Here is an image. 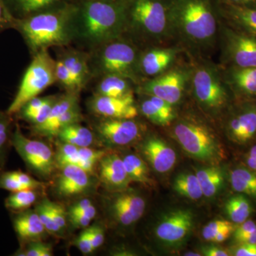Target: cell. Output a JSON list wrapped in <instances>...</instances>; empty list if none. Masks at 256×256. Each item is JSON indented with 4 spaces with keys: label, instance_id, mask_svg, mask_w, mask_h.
<instances>
[{
    "label": "cell",
    "instance_id": "cell-51",
    "mask_svg": "<svg viewBox=\"0 0 256 256\" xmlns=\"http://www.w3.org/2000/svg\"><path fill=\"white\" fill-rule=\"evenodd\" d=\"M256 229V224L255 222L250 220H246V222H242V224H240V226H239L238 228L234 230V239H235L236 242L240 237L244 236L254 232Z\"/></svg>",
    "mask_w": 256,
    "mask_h": 256
},
{
    "label": "cell",
    "instance_id": "cell-17",
    "mask_svg": "<svg viewBox=\"0 0 256 256\" xmlns=\"http://www.w3.org/2000/svg\"><path fill=\"white\" fill-rule=\"evenodd\" d=\"M228 132L233 140L246 143L256 136V105H244L228 121Z\"/></svg>",
    "mask_w": 256,
    "mask_h": 256
},
{
    "label": "cell",
    "instance_id": "cell-22",
    "mask_svg": "<svg viewBox=\"0 0 256 256\" xmlns=\"http://www.w3.org/2000/svg\"><path fill=\"white\" fill-rule=\"evenodd\" d=\"M13 225L18 238L25 242L38 240L46 230L36 210H24L15 217Z\"/></svg>",
    "mask_w": 256,
    "mask_h": 256
},
{
    "label": "cell",
    "instance_id": "cell-1",
    "mask_svg": "<svg viewBox=\"0 0 256 256\" xmlns=\"http://www.w3.org/2000/svg\"><path fill=\"white\" fill-rule=\"evenodd\" d=\"M126 30V0L76 1V36L98 47L119 38Z\"/></svg>",
    "mask_w": 256,
    "mask_h": 256
},
{
    "label": "cell",
    "instance_id": "cell-4",
    "mask_svg": "<svg viewBox=\"0 0 256 256\" xmlns=\"http://www.w3.org/2000/svg\"><path fill=\"white\" fill-rule=\"evenodd\" d=\"M127 30L151 42L171 33L166 0H126Z\"/></svg>",
    "mask_w": 256,
    "mask_h": 256
},
{
    "label": "cell",
    "instance_id": "cell-14",
    "mask_svg": "<svg viewBox=\"0 0 256 256\" xmlns=\"http://www.w3.org/2000/svg\"><path fill=\"white\" fill-rule=\"evenodd\" d=\"M90 106L92 112L106 118L133 119L138 114L132 94L120 98L96 94Z\"/></svg>",
    "mask_w": 256,
    "mask_h": 256
},
{
    "label": "cell",
    "instance_id": "cell-41",
    "mask_svg": "<svg viewBox=\"0 0 256 256\" xmlns=\"http://www.w3.org/2000/svg\"><path fill=\"white\" fill-rule=\"evenodd\" d=\"M16 256H50L53 255L52 248L48 244L33 240L24 248L16 252Z\"/></svg>",
    "mask_w": 256,
    "mask_h": 256
},
{
    "label": "cell",
    "instance_id": "cell-50",
    "mask_svg": "<svg viewBox=\"0 0 256 256\" xmlns=\"http://www.w3.org/2000/svg\"><path fill=\"white\" fill-rule=\"evenodd\" d=\"M90 238L94 250L98 248L104 244L105 240V232L100 226H94L90 227Z\"/></svg>",
    "mask_w": 256,
    "mask_h": 256
},
{
    "label": "cell",
    "instance_id": "cell-2",
    "mask_svg": "<svg viewBox=\"0 0 256 256\" xmlns=\"http://www.w3.org/2000/svg\"><path fill=\"white\" fill-rule=\"evenodd\" d=\"M76 1L18 20V26L34 53L48 47L64 46L76 36Z\"/></svg>",
    "mask_w": 256,
    "mask_h": 256
},
{
    "label": "cell",
    "instance_id": "cell-30",
    "mask_svg": "<svg viewBox=\"0 0 256 256\" xmlns=\"http://www.w3.org/2000/svg\"><path fill=\"white\" fill-rule=\"evenodd\" d=\"M230 182L236 192L256 198V172L250 169L239 168L230 172Z\"/></svg>",
    "mask_w": 256,
    "mask_h": 256
},
{
    "label": "cell",
    "instance_id": "cell-55",
    "mask_svg": "<svg viewBox=\"0 0 256 256\" xmlns=\"http://www.w3.org/2000/svg\"><path fill=\"white\" fill-rule=\"evenodd\" d=\"M92 202L90 200H87V198H84L80 200L78 203L74 204L73 206L70 207V210H69V216H74L80 213L82 210H85L88 207L92 205Z\"/></svg>",
    "mask_w": 256,
    "mask_h": 256
},
{
    "label": "cell",
    "instance_id": "cell-10",
    "mask_svg": "<svg viewBox=\"0 0 256 256\" xmlns=\"http://www.w3.org/2000/svg\"><path fill=\"white\" fill-rule=\"evenodd\" d=\"M224 50L229 66H256V38L230 28H224Z\"/></svg>",
    "mask_w": 256,
    "mask_h": 256
},
{
    "label": "cell",
    "instance_id": "cell-29",
    "mask_svg": "<svg viewBox=\"0 0 256 256\" xmlns=\"http://www.w3.org/2000/svg\"><path fill=\"white\" fill-rule=\"evenodd\" d=\"M130 94V79L118 75L104 76L96 88V94L108 97H124Z\"/></svg>",
    "mask_w": 256,
    "mask_h": 256
},
{
    "label": "cell",
    "instance_id": "cell-5",
    "mask_svg": "<svg viewBox=\"0 0 256 256\" xmlns=\"http://www.w3.org/2000/svg\"><path fill=\"white\" fill-rule=\"evenodd\" d=\"M56 60L52 58L48 50H41L34 54L6 114L10 116L18 114L28 101L54 84L56 82Z\"/></svg>",
    "mask_w": 256,
    "mask_h": 256
},
{
    "label": "cell",
    "instance_id": "cell-46",
    "mask_svg": "<svg viewBox=\"0 0 256 256\" xmlns=\"http://www.w3.org/2000/svg\"><path fill=\"white\" fill-rule=\"evenodd\" d=\"M150 98L156 104V107L159 109L160 112L162 114L166 124L171 122L174 118V110H173L172 105L166 102L163 99L156 96H150Z\"/></svg>",
    "mask_w": 256,
    "mask_h": 256
},
{
    "label": "cell",
    "instance_id": "cell-20",
    "mask_svg": "<svg viewBox=\"0 0 256 256\" xmlns=\"http://www.w3.org/2000/svg\"><path fill=\"white\" fill-rule=\"evenodd\" d=\"M224 80L237 95L248 98H256V66H228Z\"/></svg>",
    "mask_w": 256,
    "mask_h": 256
},
{
    "label": "cell",
    "instance_id": "cell-35",
    "mask_svg": "<svg viewBox=\"0 0 256 256\" xmlns=\"http://www.w3.org/2000/svg\"><path fill=\"white\" fill-rule=\"evenodd\" d=\"M106 154L104 151L92 149L89 146L78 148V166L90 174L94 172L96 163L99 162Z\"/></svg>",
    "mask_w": 256,
    "mask_h": 256
},
{
    "label": "cell",
    "instance_id": "cell-13",
    "mask_svg": "<svg viewBox=\"0 0 256 256\" xmlns=\"http://www.w3.org/2000/svg\"><path fill=\"white\" fill-rule=\"evenodd\" d=\"M185 82L184 74L180 70H172L146 82L142 88L150 96L160 98L173 106L181 100Z\"/></svg>",
    "mask_w": 256,
    "mask_h": 256
},
{
    "label": "cell",
    "instance_id": "cell-21",
    "mask_svg": "<svg viewBox=\"0 0 256 256\" xmlns=\"http://www.w3.org/2000/svg\"><path fill=\"white\" fill-rule=\"evenodd\" d=\"M223 13L230 28L256 38V9L225 2Z\"/></svg>",
    "mask_w": 256,
    "mask_h": 256
},
{
    "label": "cell",
    "instance_id": "cell-9",
    "mask_svg": "<svg viewBox=\"0 0 256 256\" xmlns=\"http://www.w3.org/2000/svg\"><path fill=\"white\" fill-rule=\"evenodd\" d=\"M192 84L197 100L206 108L220 110L228 102V86L213 68L203 66L197 69Z\"/></svg>",
    "mask_w": 256,
    "mask_h": 256
},
{
    "label": "cell",
    "instance_id": "cell-47",
    "mask_svg": "<svg viewBox=\"0 0 256 256\" xmlns=\"http://www.w3.org/2000/svg\"><path fill=\"white\" fill-rule=\"evenodd\" d=\"M10 172L18 181L28 190H36L42 185L41 182L23 172L12 171Z\"/></svg>",
    "mask_w": 256,
    "mask_h": 256
},
{
    "label": "cell",
    "instance_id": "cell-58",
    "mask_svg": "<svg viewBox=\"0 0 256 256\" xmlns=\"http://www.w3.org/2000/svg\"><path fill=\"white\" fill-rule=\"evenodd\" d=\"M226 2L256 9V0H225Z\"/></svg>",
    "mask_w": 256,
    "mask_h": 256
},
{
    "label": "cell",
    "instance_id": "cell-40",
    "mask_svg": "<svg viewBox=\"0 0 256 256\" xmlns=\"http://www.w3.org/2000/svg\"><path fill=\"white\" fill-rule=\"evenodd\" d=\"M56 82H60L63 86L66 88L69 92H78L72 74L62 60H56Z\"/></svg>",
    "mask_w": 256,
    "mask_h": 256
},
{
    "label": "cell",
    "instance_id": "cell-31",
    "mask_svg": "<svg viewBox=\"0 0 256 256\" xmlns=\"http://www.w3.org/2000/svg\"><path fill=\"white\" fill-rule=\"evenodd\" d=\"M173 188L182 196L192 200H198L204 196L196 174L182 173L174 178Z\"/></svg>",
    "mask_w": 256,
    "mask_h": 256
},
{
    "label": "cell",
    "instance_id": "cell-32",
    "mask_svg": "<svg viewBox=\"0 0 256 256\" xmlns=\"http://www.w3.org/2000/svg\"><path fill=\"white\" fill-rule=\"evenodd\" d=\"M225 210L233 223L240 224L249 218L252 214V208L250 201L240 194L227 200Z\"/></svg>",
    "mask_w": 256,
    "mask_h": 256
},
{
    "label": "cell",
    "instance_id": "cell-48",
    "mask_svg": "<svg viewBox=\"0 0 256 256\" xmlns=\"http://www.w3.org/2000/svg\"><path fill=\"white\" fill-rule=\"evenodd\" d=\"M76 245L82 254H89L94 252L92 238H90V227L85 229L80 234L76 240Z\"/></svg>",
    "mask_w": 256,
    "mask_h": 256
},
{
    "label": "cell",
    "instance_id": "cell-43",
    "mask_svg": "<svg viewBox=\"0 0 256 256\" xmlns=\"http://www.w3.org/2000/svg\"><path fill=\"white\" fill-rule=\"evenodd\" d=\"M232 225H233V224L226 220H212L204 227L203 230H202V236L205 240L212 242L216 236L220 233V230Z\"/></svg>",
    "mask_w": 256,
    "mask_h": 256
},
{
    "label": "cell",
    "instance_id": "cell-7",
    "mask_svg": "<svg viewBox=\"0 0 256 256\" xmlns=\"http://www.w3.org/2000/svg\"><path fill=\"white\" fill-rule=\"evenodd\" d=\"M98 47L95 65L99 73L121 76L128 79L134 76L140 56L133 44L119 37Z\"/></svg>",
    "mask_w": 256,
    "mask_h": 256
},
{
    "label": "cell",
    "instance_id": "cell-61",
    "mask_svg": "<svg viewBox=\"0 0 256 256\" xmlns=\"http://www.w3.org/2000/svg\"><path fill=\"white\" fill-rule=\"evenodd\" d=\"M184 256H202V255L200 254H198V252H186V254H184Z\"/></svg>",
    "mask_w": 256,
    "mask_h": 256
},
{
    "label": "cell",
    "instance_id": "cell-53",
    "mask_svg": "<svg viewBox=\"0 0 256 256\" xmlns=\"http://www.w3.org/2000/svg\"><path fill=\"white\" fill-rule=\"evenodd\" d=\"M202 252L206 256H228L229 252L222 248L216 246H206L202 248Z\"/></svg>",
    "mask_w": 256,
    "mask_h": 256
},
{
    "label": "cell",
    "instance_id": "cell-44",
    "mask_svg": "<svg viewBox=\"0 0 256 256\" xmlns=\"http://www.w3.org/2000/svg\"><path fill=\"white\" fill-rule=\"evenodd\" d=\"M48 98L50 96L48 97H38L37 96V97L34 98L28 101L18 112L22 114L24 118L26 119V120H30L32 116L36 114L44 104L48 100Z\"/></svg>",
    "mask_w": 256,
    "mask_h": 256
},
{
    "label": "cell",
    "instance_id": "cell-34",
    "mask_svg": "<svg viewBox=\"0 0 256 256\" xmlns=\"http://www.w3.org/2000/svg\"><path fill=\"white\" fill-rule=\"evenodd\" d=\"M36 198L35 190L12 192L11 194L5 200L4 205L8 210L24 212L34 204Z\"/></svg>",
    "mask_w": 256,
    "mask_h": 256
},
{
    "label": "cell",
    "instance_id": "cell-8",
    "mask_svg": "<svg viewBox=\"0 0 256 256\" xmlns=\"http://www.w3.org/2000/svg\"><path fill=\"white\" fill-rule=\"evenodd\" d=\"M11 143L26 165L37 174L47 178L53 172L56 158L46 143L28 139L18 127L12 136Z\"/></svg>",
    "mask_w": 256,
    "mask_h": 256
},
{
    "label": "cell",
    "instance_id": "cell-39",
    "mask_svg": "<svg viewBox=\"0 0 256 256\" xmlns=\"http://www.w3.org/2000/svg\"><path fill=\"white\" fill-rule=\"evenodd\" d=\"M10 114L0 112V166L3 164L10 141Z\"/></svg>",
    "mask_w": 256,
    "mask_h": 256
},
{
    "label": "cell",
    "instance_id": "cell-59",
    "mask_svg": "<svg viewBox=\"0 0 256 256\" xmlns=\"http://www.w3.org/2000/svg\"><path fill=\"white\" fill-rule=\"evenodd\" d=\"M239 244H256V229L254 232L240 237L236 240Z\"/></svg>",
    "mask_w": 256,
    "mask_h": 256
},
{
    "label": "cell",
    "instance_id": "cell-45",
    "mask_svg": "<svg viewBox=\"0 0 256 256\" xmlns=\"http://www.w3.org/2000/svg\"><path fill=\"white\" fill-rule=\"evenodd\" d=\"M57 98H58L57 96H50L48 100L44 104L41 108L38 110V112L34 114L32 118L28 120L34 124V128L41 126L46 120L47 118L50 116V110H52L54 104H55Z\"/></svg>",
    "mask_w": 256,
    "mask_h": 256
},
{
    "label": "cell",
    "instance_id": "cell-23",
    "mask_svg": "<svg viewBox=\"0 0 256 256\" xmlns=\"http://www.w3.org/2000/svg\"><path fill=\"white\" fill-rule=\"evenodd\" d=\"M175 52L171 50H152L140 56L138 70L144 75L154 76L169 66L174 60Z\"/></svg>",
    "mask_w": 256,
    "mask_h": 256
},
{
    "label": "cell",
    "instance_id": "cell-57",
    "mask_svg": "<svg viewBox=\"0 0 256 256\" xmlns=\"http://www.w3.org/2000/svg\"><path fill=\"white\" fill-rule=\"evenodd\" d=\"M246 164L249 169L256 172V146H252L248 153Z\"/></svg>",
    "mask_w": 256,
    "mask_h": 256
},
{
    "label": "cell",
    "instance_id": "cell-42",
    "mask_svg": "<svg viewBox=\"0 0 256 256\" xmlns=\"http://www.w3.org/2000/svg\"><path fill=\"white\" fill-rule=\"evenodd\" d=\"M141 111L146 118L149 119L154 124H161V126L168 124L159 109L150 98L143 101L141 104Z\"/></svg>",
    "mask_w": 256,
    "mask_h": 256
},
{
    "label": "cell",
    "instance_id": "cell-18",
    "mask_svg": "<svg viewBox=\"0 0 256 256\" xmlns=\"http://www.w3.org/2000/svg\"><path fill=\"white\" fill-rule=\"evenodd\" d=\"M99 176L101 182L112 190H124L130 182L124 160L116 154H106L101 158Z\"/></svg>",
    "mask_w": 256,
    "mask_h": 256
},
{
    "label": "cell",
    "instance_id": "cell-33",
    "mask_svg": "<svg viewBox=\"0 0 256 256\" xmlns=\"http://www.w3.org/2000/svg\"><path fill=\"white\" fill-rule=\"evenodd\" d=\"M126 172L130 181L149 184V172L144 161L136 154H128L122 158Z\"/></svg>",
    "mask_w": 256,
    "mask_h": 256
},
{
    "label": "cell",
    "instance_id": "cell-37",
    "mask_svg": "<svg viewBox=\"0 0 256 256\" xmlns=\"http://www.w3.org/2000/svg\"><path fill=\"white\" fill-rule=\"evenodd\" d=\"M50 202L48 200H44L36 206L35 210L47 232L54 234H58L62 233V230L54 220L53 215L50 212Z\"/></svg>",
    "mask_w": 256,
    "mask_h": 256
},
{
    "label": "cell",
    "instance_id": "cell-16",
    "mask_svg": "<svg viewBox=\"0 0 256 256\" xmlns=\"http://www.w3.org/2000/svg\"><path fill=\"white\" fill-rule=\"evenodd\" d=\"M142 152L156 172H168L176 164V154L174 150L160 138L153 137L146 140L143 144Z\"/></svg>",
    "mask_w": 256,
    "mask_h": 256
},
{
    "label": "cell",
    "instance_id": "cell-54",
    "mask_svg": "<svg viewBox=\"0 0 256 256\" xmlns=\"http://www.w3.org/2000/svg\"><path fill=\"white\" fill-rule=\"evenodd\" d=\"M70 222L76 228H86L92 220L90 217L85 215H76L70 216Z\"/></svg>",
    "mask_w": 256,
    "mask_h": 256
},
{
    "label": "cell",
    "instance_id": "cell-36",
    "mask_svg": "<svg viewBox=\"0 0 256 256\" xmlns=\"http://www.w3.org/2000/svg\"><path fill=\"white\" fill-rule=\"evenodd\" d=\"M56 161L60 168L69 164L78 166L79 162L78 146L68 144V143H60L56 156Z\"/></svg>",
    "mask_w": 256,
    "mask_h": 256
},
{
    "label": "cell",
    "instance_id": "cell-24",
    "mask_svg": "<svg viewBox=\"0 0 256 256\" xmlns=\"http://www.w3.org/2000/svg\"><path fill=\"white\" fill-rule=\"evenodd\" d=\"M8 12L20 18L54 8L72 0H2Z\"/></svg>",
    "mask_w": 256,
    "mask_h": 256
},
{
    "label": "cell",
    "instance_id": "cell-49",
    "mask_svg": "<svg viewBox=\"0 0 256 256\" xmlns=\"http://www.w3.org/2000/svg\"><path fill=\"white\" fill-rule=\"evenodd\" d=\"M50 205L54 220L60 230H63L66 226V213L64 207L52 202H50Z\"/></svg>",
    "mask_w": 256,
    "mask_h": 256
},
{
    "label": "cell",
    "instance_id": "cell-19",
    "mask_svg": "<svg viewBox=\"0 0 256 256\" xmlns=\"http://www.w3.org/2000/svg\"><path fill=\"white\" fill-rule=\"evenodd\" d=\"M56 184L57 192L62 196H72L84 193L90 186L88 173L76 165L62 166Z\"/></svg>",
    "mask_w": 256,
    "mask_h": 256
},
{
    "label": "cell",
    "instance_id": "cell-26",
    "mask_svg": "<svg viewBox=\"0 0 256 256\" xmlns=\"http://www.w3.org/2000/svg\"><path fill=\"white\" fill-rule=\"evenodd\" d=\"M78 96L76 92H69L68 94L62 96V97H58L46 120L41 126L35 127V130L42 136L48 137L50 130L57 120L69 109L78 105Z\"/></svg>",
    "mask_w": 256,
    "mask_h": 256
},
{
    "label": "cell",
    "instance_id": "cell-27",
    "mask_svg": "<svg viewBox=\"0 0 256 256\" xmlns=\"http://www.w3.org/2000/svg\"><path fill=\"white\" fill-rule=\"evenodd\" d=\"M204 196L212 198L222 190L224 183V175L222 170L216 166H207L196 172Z\"/></svg>",
    "mask_w": 256,
    "mask_h": 256
},
{
    "label": "cell",
    "instance_id": "cell-15",
    "mask_svg": "<svg viewBox=\"0 0 256 256\" xmlns=\"http://www.w3.org/2000/svg\"><path fill=\"white\" fill-rule=\"evenodd\" d=\"M144 198L134 192H126L118 195L111 204L114 220L124 226L137 222L144 214Z\"/></svg>",
    "mask_w": 256,
    "mask_h": 256
},
{
    "label": "cell",
    "instance_id": "cell-25",
    "mask_svg": "<svg viewBox=\"0 0 256 256\" xmlns=\"http://www.w3.org/2000/svg\"><path fill=\"white\" fill-rule=\"evenodd\" d=\"M60 60L66 66L78 90L85 86L90 76L88 58L85 54L72 50L66 52Z\"/></svg>",
    "mask_w": 256,
    "mask_h": 256
},
{
    "label": "cell",
    "instance_id": "cell-52",
    "mask_svg": "<svg viewBox=\"0 0 256 256\" xmlns=\"http://www.w3.org/2000/svg\"><path fill=\"white\" fill-rule=\"evenodd\" d=\"M234 255L236 256H256V244H240Z\"/></svg>",
    "mask_w": 256,
    "mask_h": 256
},
{
    "label": "cell",
    "instance_id": "cell-28",
    "mask_svg": "<svg viewBox=\"0 0 256 256\" xmlns=\"http://www.w3.org/2000/svg\"><path fill=\"white\" fill-rule=\"evenodd\" d=\"M56 136L60 142L68 143L78 148L90 146L94 141V133L78 122L62 128Z\"/></svg>",
    "mask_w": 256,
    "mask_h": 256
},
{
    "label": "cell",
    "instance_id": "cell-60",
    "mask_svg": "<svg viewBox=\"0 0 256 256\" xmlns=\"http://www.w3.org/2000/svg\"><path fill=\"white\" fill-rule=\"evenodd\" d=\"M8 10L5 8L2 0H0V26L4 23Z\"/></svg>",
    "mask_w": 256,
    "mask_h": 256
},
{
    "label": "cell",
    "instance_id": "cell-6",
    "mask_svg": "<svg viewBox=\"0 0 256 256\" xmlns=\"http://www.w3.org/2000/svg\"><path fill=\"white\" fill-rule=\"evenodd\" d=\"M174 136L185 152L194 159L217 162L223 158L220 144L203 124L182 121L174 126Z\"/></svg>",
    "mask_w": 256,
    "mask_h": 256
},
{
    "label": "cell",
    "instance_id": "cell-3",
    "mask_svg": "<svg viewBox=\"0 0 256 256\" xmlns=\"http://www.w3.org/2000/svg\"><path fill=\"white\" fill-rule=\"evenodd\" d=\"M171 32L193 46L205 47L214 40L217 14L213 0H166Z\"/></svg>",
    "mask_w": 256,
    "mask_h": 256
},
{
    "label": "cell",
    "instance_id": "cell-12",
    "mask_svg": "<svg viewBox=\"0 0 256 256\" xmlns=\"http://www.w3.org/2000/svg\"><path fill=\"white\" fill-rule=\"evenodd\" d=\"M102 141L109 144L124 146L136 140L140 129L132 119L106 118L96 127Z\"/></svg>",
    "mask_w": 256,
    "mask_h": 256
},
{
    "label": "cell",
    "instance_id": "cell-56",
    "mask_svg": "<svg viewBox=\"0 0 256 256\" xmlns=\"http://www.w3.org/2000/svg\"><path fill=\"white\" fill-rule=\"evenodd\" d=\"M234 230H235V228H234V224L233 225L229 226L226 227V228H224L223 230H220V233L216 236L215 238L213 239L212 242L218 244V242H225L226 239L229 238L230 234L233 233Z\"/></svg>",
    "mask_w": 256,
    "mask_h": 256
},
{
    "label": "cell",
    "instance_id": "cell-38",
    "mask_svg": "<svg viewBox=\"0 0 256 256\" xmlns=\"http://www.w3.org/2000/svg\"><path fill=\"white\" fill-rule=\"evenodd\" d=\"M82 116L78 105L74 106L66 112H64L62 116L57 120L50 130L48 137L56 136L57 133L62 128L74 124L79 122L82 120Z\"/></svg>",
    "mask_w": 256,
    "mask_h": 256
},
{
    "label": "cell",
    "instance_id": "cell-11",
    "mask_svg": "<svg viewBox=\"0 0 256 256\" xmlns=\"http://www.w3.org/2000/svg\"><path fill=\"white\" fill-rule=\"evenodd\" d=\"M194 220V214L190 210H172L165 214L156 225V237L165 246H178L191 233Z\"/></svg>",
    "mask_w": 256,
    "mask_h": 256
}]
</instances>
